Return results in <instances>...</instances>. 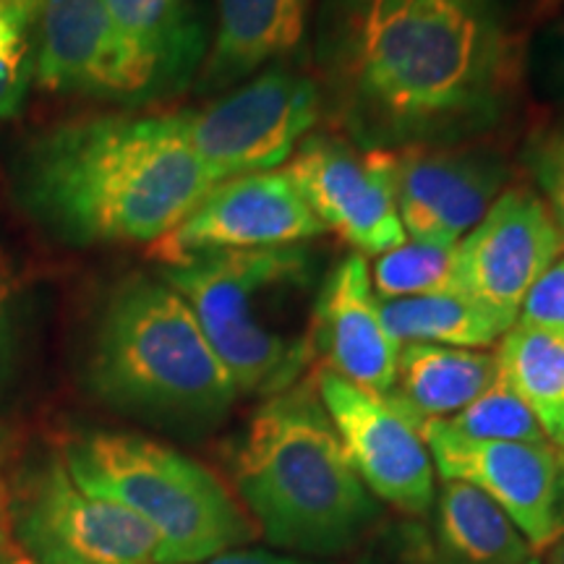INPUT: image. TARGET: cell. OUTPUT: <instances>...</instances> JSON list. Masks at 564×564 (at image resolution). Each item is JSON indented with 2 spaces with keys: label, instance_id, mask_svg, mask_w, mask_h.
<instances>
[{
  "label": "cell",
  "instance_id": "cell-1",
  "mask_svg": "<svg viewBox=\"0 0 564 564\" xmlns=\"http://www.w3.org/2000/svg\"><path fill=\"white\" fill-rule=\"evenodd\" d=\"M316 58L337 121L387 152L491 129L518 74L499 0H324Z\"/></svg>",
  "mask_w": 564,
  "mask_h": 564
},
{
  "label": "cell",
  "instance_id": "cell-2",
  "mask_svg": "<svg viewBox=\"0 0 564 564\" xmlns=\"http://www.w3.org/2000/svg\"><path fill=\"white\" fill-rule=\"evenodd\" d=\"M217 183L181 112L76 118L40 131L13 162L19 207L70 246L160 243Z\"/></svg>",
  "mask_w": 564,
  "mask_h": 564
},
{
  "label": "cell",
  "instance_id": "cell-3",
  "mask_svg": "<svg viewBox=\"0 0 564 564\" xmlns=\"http://www.w3.org/2000/svg\"><path fill=\"white\" fill-rule=\"evenodd\" d=\"M232 476L259 531L285 552H343L377 514L316 382H295L264 400L238 444Z\"/></svg>",
  "mask_w": 564,
  "mask_h": 564
},
{
  "label": "cell",
  "instance_id": "cell-4",
  "mask_svg": "<svg viewBox=\"0 0 564 564\" xmlns=\"http://www.w3.org/2000/svg\"><path fill=\"white\" fill-rule=\"evenodd\" d=\"M188 303L238 394H278L299 382L314 352L319 264L308 243L212 251L162 264Z\"/></svg>",
  "mask_w": 564,
  "mask_h": 564
},
{
  "label": "cell",
  "instance_id": "cell-5",
  "mask_svg": "<svg viewBox=\"0 0 564 564\" xmlns=\"http://www.w3.org/2000/svg\"><path fill=\"white\" fill-rule=\"evenodd\" d=\"M87 379L102 403L167 426H212L238 398L188 303L165 280L144 274L105 295Z\"/></svg>",
  "mask_w": 564,
  "mask_h": 564
},
{
  "label": "cell",
  "instance_id": "cell-6",
  "mask_svg": "<svg viewBox=\"0 0 564 564\" xmlns=\"http://www.w3.org/2000/svg\"><path fill=\"white\" fill-rule=\"evenodd\" d=\"M84 489L116 499L158 533L165 564H196L251 539L225 484L202 463L139 434L84 432L63 447Z\"/></svg>",
  "mask_w": 564,
  "mask_h": 564
},
{
  "label": "cell",
  "instance_id": "cell-7",
  "mask_svg": "<svg viewBox=\"0 0 564 564\" xmlns=\"http://www.w3.org/2000/svg\"><path fill=\"white\" fill-rule=\"evenodd\" d=\"M13 539L37 564H165L162 544L137 512L95 494L53 455L11 497Z\"/></svg>",
  "mask_w": 564,
  "mask_h": 564
},
{
  "label": "cell",
  "instance_id": "cell-8",
  "mask_svg": "<svg viewBox=\"0 0 564 564\" xmlns=\"http://www.w3.org/2000/svg\"><path fill=\"white\" fill-rule=\"evenodd\" d=\"M322 116V89L308 76L270 66L207 108L181 112L183 129L217 181L278 171Z\"/></svg>",
  "mask_w": 564,
  "mask_h": 564
},
{
  "label": "cell",
  "instance_id": "cell-9",
  "mask_svg": "<svg viewBox=\"0 0 564 564\" xmlns=\"http://www.w3.org/2000/svg\"><path fill=\"white\" fill-rule=\"evenodd\" d=\"M288 173L324 230L358 253L379 257L408 238L394 192V152L312 131L293 152Z\"/></svg>",
  "mask_w": 564,
  "mask_h": 564
},
{
  "label": "cell",
  "instance_id": "cell-10",
  "mask_svg": "<svg viewBox=\"0 0 564 564\" xmlns=\"http://www.w3.org/2000/svg\"><path fill=\"white\" fill-rule=\"evenodd\" d=\"M421 434L444 481H463L484 491L518 525L533 552L560 541L562 463L552 444L474 440L444 421H426Z\"/></svg>",
  "mask_w": 564,
  "mask_h": 564
},
{
  "label": "cell",
  "instance_id": "cell-11",
  "mask_svg": "<svg viewBox=\"0 0 564 564\" xmlns=\"http://www.w3.org/2000/svg\"><path fill=\"white\" fill-rule=\"evenodd\" d=\"M314 382L366 489L403 512H426L434 505V463L419 423L387 394L366 392L329 369Z\"/></svg>",
  "mask_w": 564,
  "mask_h": 564
},
{
  "label": "cell",
  "instance_id": "cell-12",
  "mask_svg": "<svg viewBox=\"0 0 564 564\" xmlns=\"http://www.w3.org/2000/svg\"><path fill=\"white\" fill-rule=\"evenodd\" d=\"M564 253V238L531 188H505L455 246V291L514 324L525 295Z\"/></svg>",
  "mask_w": 564,
  "mask_h": 564
},
{
  "label": "cell",
  "instance_id": "cell-13",
  "mask_svg": "<svg viewBox=\"0 0 564 564\" xmlns=\"http://www.w3.org/2000/svg\"><path fill=\"white\" fill-rule=\"evenodd\" d=\"M324 225L303 199L288 167L236 175L217 183L192 215L158 243L162 264L212 251L299 246L322 236Z\"/></svg>",
  "mask_w": 564,
  "mask_h": 564
},
{
  "label": "cell",
  "instance_id": "cell-14",
  "mask_svg": "<svg viewBox=\"0 0 564 564\" xmlns=\"http://www.w3.org/2000/svg\"><path fill=\"white\" fill-rule=\"evenodd\" d=\"M505 162L465 147L394 152V192L411 241L457 246L505 192Z\"/></svg>",
  "mask_w": 564,
  "mask_h": 564
},
{
  "label": "cell",
  "instance_id": "cell-15",
  "mask_svg": "<svg viewBox=\"0 0 564 564\" xmlns=\"http://www.w3.org/2000/svg\"><path fill=\"white\" fill-rule=\"evenodd\" d=\"M314 350L327 369L373 394H390L400 345L382 322L364 253H348L322 280L314 303Z\"/></svg>",
  "mask_w": 564,
  "mask_h": 564
},
{
  "label": "cell",
  "instance_id": "cell-16",
  "mask_svg": "<svg viewBox=\"0 0 564 564\" xmlns=\"http://www.w3.org/2000/svg\"><path fill=\"white\" fill-rule=\"evenodd\" d=\"M34 82L58 95L129 102L108 0H40Z\"/></svg>",
  "mask_w": 564,
  "mask_h": 564
},
{
  "label": "cell",
  "instance_id": "cell-17",
  "mask_svg": "<svg viewBox=\"0 0 564 564\" xmlns=\"http://www.w3.org/2000/svg\"><path fill=\"white\" fill-rule=\"evenodd\" d=\"M129 102L181 89L202 68L207 40L194 0H108Z\"/></svg>",
  "mask_w": 564,
  "mask_h": 564
},
{
  "label": "cell",
  "instance_id": "cell-18",
  "mask_svg": "<svg viewBox=\"0 0 564 564\" xmlns=\"http://www.w3.org/2000/svg\"><path fill=\"white\" fill-rule=\"evenodd\" d=\"M217 24L199 68V91H220L301 45L312 0H215Z\"/></svg>",
  "mask_w": 564,
  "mask_h": 564
},
{
  "label": "cell",
  "instance_id": "cell-19",
  "mask_svg": "<svg viewBox=\"0 0 564 564\" xmlns=\"http://www.w3.org/2000/svg\"><path fill=\"white\" fill-rule=\"evenodd\" d=\"M497 358L476 348L408 343L400 345L394 384L387 398L413 423L453 419L489 390Z\"/></svg>",
  "mask_w": 564,
  "mask_h": 564
},
{
  "label": "cell",
  "instance_id": "cell-20",
  "mask_svg": "<svg viewBox=\"0 0 564 564\" xmlns=\"http://www.w3.org/2000/svg\"><path fill=\"white\" fill-rule=\"evenodd\" d=\"M494 358L499 379L528 405L546 440L564 449V329L514 322Z\"/></svg>",
  "mask_w": 564,
  "mask_h": 564
},
{
  "label": "cell",
  "instance_id": "cell-21",
  "mask_svg": "<svg viewBox=\"0 0 564 564\" xmlns=\"http://www.w3.org/2000/svg\"><path fill=\"white\" fill-rule=\"evenodd\" d=\"M436 535L444 556L463 564H525L533 549L518 525L484 491L444 481L436 497Z\"/></svg>",
  "mask_w": 564,
  "mask_h": 564
},
{
  "label": "cell",
  "instance_id": "cell-22",
  "mask_svg": "<svg viewBox=\"0 0 564 564\" xmlns=\"http://www.w3.org/2000/svg\"><path fill=\"white\" fill-rule=\"evenodd\" d=\"M382 322L398 345L429 343L449 348H486L512 327L457 291L384 301Z\"/></svg>",
  "mask_w": 564,
  "mask_h": 564
},
{
  "label": "cell",
  "instance_id": "cell-23",
  "mask_svg": "<svg viewBox=\"0 0 564 564\" xmlns=\"http://www.w3.org/2000/svg\"><path fill=\"white\" fill-rule=\"evenodd\" d=\"M369 274L373 293L382 303L455 291V246L405 238L394 249L379 253Z\"/></svg>",
  "mask_w": 564,
  "mask_h": 564
},
{
  "label": "cell",
  "instance_id": "cell-24",
  "mask_svg": "<svg viewBox=\"0 0 564 564\" xmlns=\"http://www.w3.org/2000/svg\"><path fill=\"white\" fill-rule=\"evenodd\" d=\"M444 423L474 440L549 444L535 415L528 411V405L514 394L512 387L499 379V373L481 398H476L453 419H444Z\"/></svg>",
  "mask_w": 564,
  "mask_h": 564
},
{
  "label": "cell",
  "instance_id": "cell-25",
  "mask_svg": "<svg viewBox=\"0 0 564 564\" xmlns=\"http://www.w3.org/2000/svg\"><path fill=\"white\" fill-rule=\"evenodd\" d=\"M528 165L549 215L564 238V126L533 141Z\"/></svg>",
  "mask_w": 564,
  "mask_h": 564
},
{
  "label": "cell",
  "instance_id": "cell-26",
  "mask_svg": "<svg viewBox=\"0 0 564 564\" xmlns=\"http://www.w3.org/2000/svg\"><path fill=\"white\" fill-rule=\"evenodd\" d=\"M21 295H24V280L9 251L0 246V384L11 373L13 356L19 343V314Z\"/></svg>",
  "mask_w": 564,
  "mask_h": 564
},
{
  "label": "cell",
  "instance_id": "cell-27",
  "mask_svg": "<svg viewBox=\"0 0 564 564\" xmlns=\"http://www.w3.org/2000/svg\"><path fill=\"white\" fill-rule=\"evenodd\" d=\"M518 322L564 329V253L525 295Z\"/></svg>",
  "mask_w": 564,
  "mask_h": 564
},
{
  "label": "cell",
  "instance_id": "cell-28",
  "mask_svg": "<svg viewBox=\"0 0 564 564\" xmlns=\"http://www.w3.org/2000/svg\"><path fill=\"white\" fill-rule=\"evenodd\" d=\"M32 82L34 61L26 47L0 58V121H9L24 110Z\"/></svg>",
  "mask_w": 564,
  "mask_h": 564
},
{
  "label": "cell",
  "instance_id": "cell-29",
  "mask_svg": "<svg viewBox=\"0 0 564 564\" xmlns=\"http://www.w3.org/2000/svg\"><path fill=\"white\" fill-rule=\"evenodd\" d=\"M40 0H11L0 3V58L24 47V34L37 13Z\"/></svg>",
  "mask_w": 564,
  "mask_h": 564
},
{
  "label": "cell",
  "instance_id": "cell-30",
  "mask_svg": "<svg viewBox=\"0 0 564 564\" xmlns=\"http://www.w3.org/2000/svg\"><path fill=\"white\" fill-rule=\"evenodd\" d=\"M6 436L0 432V564H11L19 560L21 546L13 539V525H11V486L6 481Z\"/></svg>",
  "mask_w": 564,
  "mask_h": 564
},
{
  "label": "cell",
  "instance_id": "cell-31",
  "mask_svg": "<svg viewBox=\"0 0 564 564\" xmlns=\"http://www.w3.org/2000/svg\"><path fill=\"white\" fill-rule=\"evenodd\" d=\"M196 564H316V562H303L295 556H282L272 552H257V549H230L212 560L196 562Z\"/></svg>",
  "mask_w": 564,
  "mask_h": 564
},
{
  "label": "cell",
  "instance_id": "cell-32",
  "mask_svg": "<svg viewBox=\"0 0 564 564\" xmlns=\"http://www.w3.org/2000/svg\"><path fill=\"white\" fill-rule=\"evenodd\" d=\"M554 76L564 89V13L560 17V24H556V37H554Z\"/></svg>",
  "mask_w": 564,
  "mask_h": 564
},
{
  "label": "cell",
  "instance_id": "cell-33",
  "mask_svg": "<svg viewBox=\"0 0 564 564\" xmlns=\"http://www.w3.org/2000/svg\"><path fill=\"white\" fill-rule=\"evenodd\" d=\"M415 564H463V562L449 560V556H444V560H442V556H434V554H421L419 562H415ZM525 564H541V562L533 556V560H528Z\"/></svg>",
  "mask_w": 564,
  "mask_h": 564
},
{
  "label": "cell",
  "instance_id": "cell-34",
  "mask_svg": "<svg viewBox=\"0 0 564 564\" xmlns=\"http://www.w3.org/2000/svg\"><path fill=\"white\" fill-rule=\"evenodd\" d=\"M549 564H564V539L554 541L552 549H549Z\"/></svg>",
  "mask_w": 564,
  "mask_h": 564
},
{
  "label": "cell",
  "instance_id": "cell-35",
  "mask_svg": "<svg viewBox=\"0 0 564 564\" xmlns=\"http://www.w3.org/2000/svg\"><path fill=\"white\" fill-rule=\"evenodd\" d=\"M11 564H37V562H34V560H30V556H26V554H21V556H19V560H13Z\"/></svg>",
  "mask_w": 564,
  "mask_h": 564
},
{
  "label": "cell",
  "instance_id": "cell-36",
  "mask_svg": "<svg viewBox=\"0 0 564 564\" xmlns=\"http://www.w3.org/2000/svg\"><path fill=\"white\" fill-rule=\"evenodd\" d=\"M562 494H564V465H562Z\"/></svg>",
  "mask_w": 564,
  "mask_h": 564
},
{
  "label": "cell",
  "instance_id": "cell-37",
  "mask_svg": "<svg viewBox=\"0 0 564 564\" xmlns=\"http://www.w3.org/2000/svg\"><path fill=\"white\" fill-rule=\"evenodd\" d=\"M0 3H11V0H0Z\"/></svg>",
  "mask_w": 564,
  "mask_h": 564
},
{
  "label": "cell",
  "instance_id": "cell-38",
  "mask_svg": "<svg viewBox=\"0 0 564 564\" xmlns=\"http://www.w3.org/2000/svg\"><path fill=\"white\" fill-rule=\"evenodd\" d=\"M549 3H556V0H549Z\"/></svg>",
  "mask_w": 564,
  "mask_h": 564
}]
</instances>
